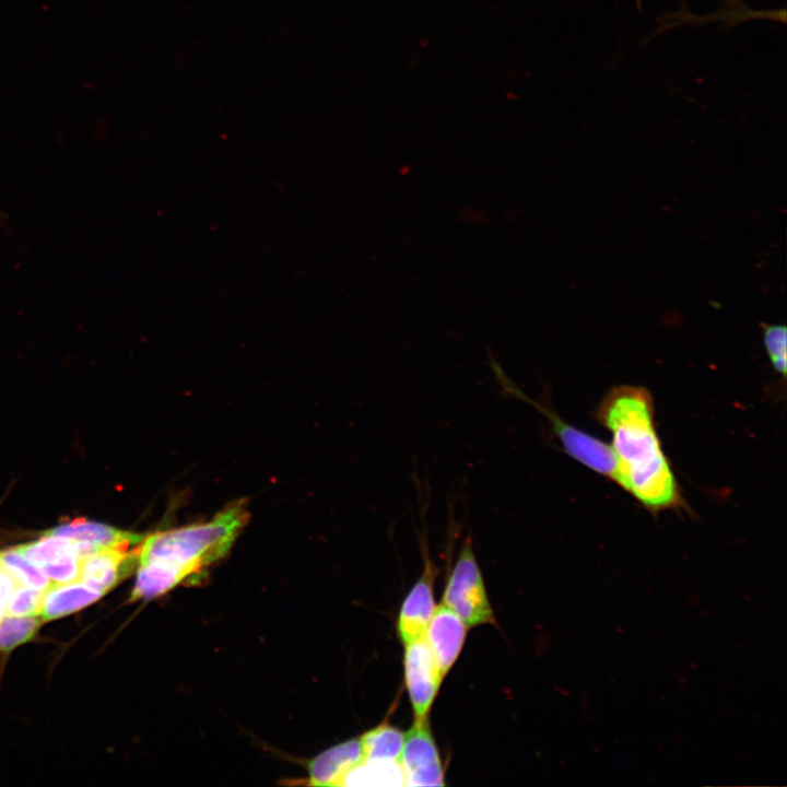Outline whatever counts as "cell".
<instances>
[{"label":"cell","instance_id":"cell-1","mask_svg":"<svg viewBox=\"0 0 787 787\" xmlns=\"http://www.w3.org/2000/svg\"><path fill=\"white\" fill-rule=\"evenodd\" d=\"M612 437L619 486L653 514L684 508L681 490L662 450L654 399L642 386L611 388L595 411Z\"/></svg>","mask_w":787,"mask_h":787},{"label":"cell","instance_id":"cell-7","mask_svg":"<svg viewBox=\"0 0 787 787\" xmlns=\"http://www.w3.org/2000/svg\"><path fill=\"white\" fill-rule=\"evenodd\" d=\"M54 584L79 580L80 557L75 541L64 537L43 535L40 539L16 547Z\"/></svg>","mask_w":787,"mask_h":787},{"label":"cell","instance_id":"cell-14","mask_svg":"<svg viewBox=\"0 0 787 787\" xmlns=\"http://www.w3.org/2000/svg\"><path fill=\"white\" fill-rule=\"evenodd\" d=\"M340 786H406V777L399 761L363 759Z\"/></svg>","mask_w":787,"mask_h":787},{"label":"cell","instance_id":"cell-20","mask_svg":"<svg viewBox=\"0 0 787 787\" xmlns=\"http://www.w3.org/2000/svg\"><path fill=\"white\" fill-rule=\"evenodd\" d=\"M17 585L16 579L0 563V620L5 615L8 604Z\"/></svg>","mask_w":787,"mask_h":787},{"label":"cell","instance_id":"cell-17","mask_svg":"<svg viewBox=\"0 0 787 787\" xmlns=\"http://www.w3.org/2000/svg\"><path fill=\"white\" fill-rule=\"evenodd\" d=\"M44 621L35 615H7L0 620V651L9 653L31 641Z\"/></svg>","mask_w":787,"mask_h":787},{"label":"cell","instance_id":"cell-4","mask_svg":"<svg viewBox=\"0 0 787 787\" xmlns=\"http://www.w3.org/2000/svg\"><path fill=\"white\" fill-rule=\"evenodd\" d=\"M442 603L455 611L468 627L495 624L494 613L470 538L462 541L448 577Z\"/></svg>","mask_w":787,"mask_h":787},{"label":"cell","instance_id":"cell-15","mask_svg":"<svg viewBox=\"0 0 787 787\" xmlns=\"http://www.w3.org/2000/svg\"><path fill=\"white\" fill-rule=\"evenodd\" d=\"M364 759L399 761L404 741V733L388 724L379 725L361 738Z\"/></svg>","mask_w":787,"mask_h":787},{"label":"cell","instance_id":"cell-3","mask_svg":"<svg viewBox=\"0 0 787 787\" xmlns=\"http://www.w3.org/2000/svg\"><path fill=\"white\" fill-rule=\"evenodd\" d=\"M490 367L501 392L538 410L547 419L563 450L571 458L619 485L618 461L610 445L567 423L549 404L529 397L506 375L501 364L493 357L490 360Z\"/></svg>","mask_w":787,"mask_h":787},{"label":"cell","instance_id":"cell-5","mask_svg":"<svg viewBox=\"0 0 787 787\" xmlns=\"http://www.w3.org/2000/svg\"><path fill=\"white\" fill-rule=\"evenodd\" d=\"M406 777V786H444V771L430 721L414 719L404 733L399 760Z\"/></svg>","mask_w":787,"mask_h":787},{"label":"cell","instance_id":"cell-13","mask_svg":"<svg viewBox=\"0 0 787 787\" xmlns=\"http://www.w3.org/2000/svg\"><path fill=\"white\" fill-rule=\"evenodd\" d=\"M102 596L79 580L51 584L43 594L38 615L43 621L58 619L90 606Z\"/></svg>","mask_w":787,"mask_h":787},{"label":"cell","instance_id":"cell-10","mask_svg":"<svg viewBox=\"0 0 787 787\" xmlns=\"http://www.w3.org/2000/svg\"><path fill=\"white\" fill-rule=\"evenodd\" d=\"M467 627L458 614L444 603L435 607L424 633V639L443 679L462 649Z\"/></svg>","mask_w":787,"mask_h":787},{"label":"cell","instance_id":"cell-11","mask_svg":"<svg viewBox=\"0 0 787 787\" xmlns=\"http://www.w3.org/2000/svg\"><path fill=\"white\" fill-rule=\"evenodd\" d=\"M364 759L360 738L338 743L308 764V785L340 786L344 776Z\"/></svg>","mask_w":787,"mask_h":787},{"label":"cell","instance_id":"cell-19","mask_svg":"<svg viewBox=\"0 0 787 787\" xmlns=\"http://www.w3.org/2000/svg\"><path fill=\"white\" fill-rule=\"evenodd\" d=\"M44 591L19 584L10 599L7 613L9 615L38 614Z\"/></svg>","mask_w":787,"mask_h":787},{"label":"cell","instance_id":"cell-2","mask_svg":"<svg viewBox=\"0 0 787 787\" xmlns=\"http://www.w3.org/2000/svg\"><path fill=\"white\" fill-rule=\"evenodd\" d=\"M249 518L237 501L211 520L151 533L138 544L129 601L152 600L184 584H198L231 550Z\"/></svg>","mask_w":787,"mask_h":787},{"label":"cell","instance_id":"cell-9","mask_svg":"<svg viewBox=\"0 0 787 787\" xmlns=\"http://www.w3.org/2000/svg\"><path fill=\"white\" fill-rule=\"evenodd\" d=\"M137 547L105 548L81 560L79 580L105 595L137 568Z\"/></svg>","mask_w":787,"mask_h":787},{"label":"cell","instance_id":"cell-8","mask_svg":"<svg viewBox=\"0 0 787 787\" xmlns=\"http://www.w3.org/2000/svg\"><path fill=\"white\" fill-rule=\"evenodd\" d=\"M423 551V572L403 600L397 622V631L404 645L424 636L436 607L433 596L436 569L430 559L427 548L425 547Z\"/></svg>","mask_w":787,"mask_h":787},{"label":"cell","instance_id":"cell-6","mask_svg":"<svg viewBox=\"0 0 787 787\" xmlns=\"http://www.w3.org/2000/svg\"><path fill=\"white\" fill-rule=\"evenodd\" d=\"M404 646V680L414 719H425L443 678L424 636Z\"/></svg>","mask_w":787,"mask_h":787},{"label":"cell","instance_id":"cell-12","mask_svg":"<svg viewBox=\"0 0 787 787\" xmlns=\"http://www.w3.org/2000/svg\"><path fill=\"white\" fill-rule=\"evenodd\" d=\"M46 536H58L79 542H86L101 548H134L144 536L121 530L108 525L75 518L45 531Z\"/></svg>","mask_w":787,"mask_h":787},{"label":"cell","instance_id":"cell-16","mask_svg":"<svg viewBox=\"0 0 787 787\" xmlns=\"http://www.w3.org/2000/svg\"><path fill=\"white\" fill-rule=\"evenodd\" d=\"M0 563L21 585L45 591L54 584L35 564L27 560L16 547L1 551Z\"/></svg>","mask_w":787,"mask_h":787},{"label":"cell","instance_id":"cell-18","mask_svg":"<svg viewBox=\"0 0 787 787\" xmlns=\"http://www.w3.org/2000/svg\"><path fill=\"white\" fill-rule=\"evenodd\" d=\"M764 345L773 368L782 377L786 375L787 330L784 325L764 326Z\"/></svg>","mask_w":787,"mask_h":787}]
</instances>
